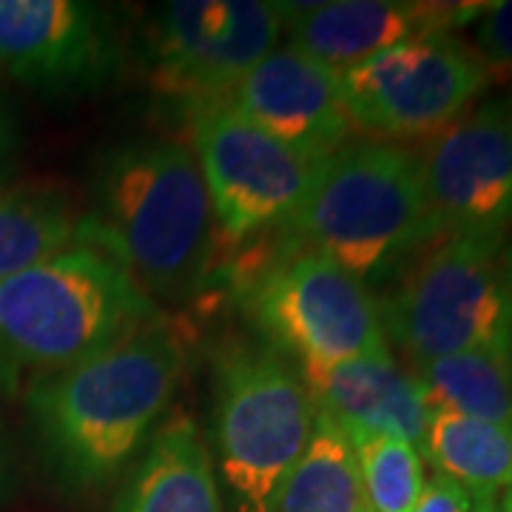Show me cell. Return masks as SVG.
Segmentation results:
<instances>
[{
  "mask_svg": "<svg viewBox=\"0 0 512 512\" xmlns=\"http://www.w3.org/2000/svg\"><path fill=\"white\" fill-rule=\"evenodd\" d=\"M282 37L276 3L174 0L151 12L146 69L151 89L191 111L222 103Z\"/></svg>",
  "mask_w": 512,
  "mask_h": 512,
  "instance_id": "obj_9",
  "label": "cell"
},
{
  "mask_svg": "<svg viewBox=\"0 0 512 512\" xmlns=\"http://www.w3.org/2000/svg\"><path fill=\"white\" fill-rule=\"evenodd\" d=\"M413 512H473V495L453 478L436 473L424 484V493Z\"/></svg>",
  "mask_w": 512,
  "mask_h": 512,
  "instance_id": "obj_23",
  "label": "cell"
},
{
  "mask_svg": "<svg viewBox=\"0 0 512 512\" xmlns=\"http://www.w3.org/2000/svg\"><path fill=\"white\" fill-rule=\"evenodd\" d=\"M473 49L495 83H512V0L487 3L473 23Z\"/></svg>",
  "mask_w": 512,
  "mask_h": 512,
  "instance_id": "obj_22",
  "label": "cell"
},
{
  "mask_svg": "<svg viewBox=\"0 0 512 512\" xmlns=\"http://www.w3.org/2000/svg\"><path fill=\"white\" fill-rule=\"evenodd\" d=\"M501 512H512V487L504 495V501H501Z\"/></svg>",
  "mask_w": 512,
  "mask_h": 512,
  "instance_id": "obj_28",
  "label": "cell"
},
{
  "mask_svg": "<svg viewBox=\"0 0 512 512\" xmlns=\"http://www.w3.org/2000/svg\"><path fill=\"white\" fill-rule=\"evenodd\" d=\"M111 512H225L197 421L177 413L157 427Z\"/></svg>",
  "mask_w": 512,
  "mask_h": 512,
  "instance_id": "obj_16",
  "label": "cell"
},
{
  "mask_svg": "<svg viewBox=\"0 0 512 512\" xmlns=\"http://www.w3.org/2000/svg\"><path fill=\"white\" fill-rule=\"evenodd\" d=\"M510 362H512V336H510Z\"/></svg>",
  "mask_w": 512,
  "mask_h": 512,
  "instance_id": "obj_29",
  "label": "cell"
},
{
  "mask_svg": "<svg viewBox=\"0 0 512 512\" xmlns=\"http://www.w3.org/2000/svg\"><path fill=\"white\" fill-rule=\"evenodd\" d=\"M279 237L328 256L365 285L399 276L439 242L419 154L384 140L342 146L319 165L308 197Z\"/></svg>",
  "mask_w": 512,
  "mask_h": 512,
  "instance_id": "obj_3",
  "label": "cell"
},
{
  "mask_svg": "<svg viewBox=\"0 0 512 512\" xmlns=\"http://www.w3.org/2000/svg\"><path fill=\"white\" fill-rule=\"evenodd\" d=\"M487 3L333 0L276 3L288 46L342 74L384 49L419 35L470 26Z\"/></svg>",
  "mask_w": 512,
  "mask_h": 512,
  "instance_id": "obj_13",
  "label": "cell"
},
{
  "mask_svg": "<svg viewBox=\"0 0 512 512\" xmlns=\"http://www.w3.org/2000/svg\"><path fill=\"white\" fill-rule=\"evenodd\" d=\"M299 373L316 410L345 433H387L421 447L430 407L416 379L402 373L393 356H367Z\"/></svg>",
  "mask_w": 512,
  "mask_h": 512,
  "instance_id": "obj_15",
  "label": "cell"
},
{
  "mask_svg": "<svg viewBox=\"0 0 512 512\" xmlns=\"http://www.w3.org/2000/svg\"><path fill=\"white\" fill-rule=\"evenodd\" d=\"M365 493L356 453L336 421L316 410L305 456L279 487L271 512H362Z\"/></svg>",
  "mask_w": 512,
  "mask_h": 512,
  "instance_id": "obj_19",
  "label": "cell"
},
{
  "mask_svg": "<svg viewBox=\"0 0 512 512\" xmlns=\"http://www.w3.org/2000/svg\"><path fill=\"white\" fill-rule=\"evenodd\" d=\"M473 512H498L495 495H473Z\"/></svg>",
  "mask_w": 512,
  "mask_h": 512,
  "instance_id": "obj_26",
  "label": "cell"
},
{
  "mask_svg": "<svg viewBox=\"0 0 512 512\" xmlns=\"http://www.w3.org/2000/svg\"><path fill=\"white\" fill-rule=\"evenodd\" d=\"M83 242L120 262L148 299L205 291L217 271V222L191 148L160 137L106 148L92 171Z\"/></svg>",
  "mask_w": 512,
  "mask_h": 512,
  "instance_id": "obj_2",
  "label": "cell"
},
{
  "mask_svg": "<svg viewBox=\"0 0 512 512\" xmlns=\"http://www.w3.org/2000/svg\"><path fill=\"white\" fill-rule=\"evenodd\" d=\"M490 74L456 32L402 40L339 74L353 131L390 140L436 137L487 89Z\"/></svg>",
  "mask_w": 512,
  "mask_h": 512,
  "instance_id": "obj_8",
  "label": "cell"
},
{
  "mask_svg": "<svg viewBox=\"0 0 512 512\" xmlns=\"http://www.w3.org/2000/svg\"><path fill=\"white\" fill-rule=\"evenodd\" d=\"M160 319L120 262L80 242L0 282V379L55 373Z\"/></svg>",
  "mask_w": 512,
  "mask_h": 512,
  "instance_id": "obj_4",
  "label": "cell"
},
{
  "mask_svg": "<svg viewBox=\"0 0 512 512\" xmlns=\"http://www.w3.org/2000/svg\"><path fill=\"white\" fill-rule=\"evenodd\" d=\"M123 37L106 6L0 0V72L55 97L94 94L123 72Z\"/></svg>",
  "mask_w": 512,
  "mask_h": 512,
  "instance_id": "obj_12",
  "label": "cell"
},
{
  "mask_svg": "<svg viewBox=\"0 0 512 512\" xmlns=\"http://www.w3.org/2000/svg\"><path fill=\"white\" fill-rule=\"evenodd\" d=\"M12 481H15V464H12V453H9V444L0 436V501L9 495L12 490Z\"/></svg>",
  "mask_w": 512,
  "mask_h": 512,
  "instance_id": "obj_25",
  "label": "cell"
},
{
  "mask_svg": "<svg viewBox=\"0 0 512 512\" xmlns=\"http://www.w3.org/2000/svg\"><path fill=\"white\" fill-rule=\"evenodd\" d=\"M421 450L436 473L458 481L470 495L512 487V427L430 410Z\"/></svg>",
  "mask_w": 512,
  "mask_h": 512,
  "instance_id": "obj_18",
  "label": "cell"
},
{
  "mask_svg": "<svg viewBox=\"0 0 512 512\" xmlns=\"http://www.w3.org/2000/svg\"><path fill=\"white\" fill-rule=\"evenodd\" d=\"M222 103L313 163L348 146L353 134L339 74L291 46L274 49Z\"/></svg>",
  "mask_w": 512,
  "mask_h": 512,
  "instance_id": "obj_14",
  "label": "cell"
},
{
  "mask_svg": "<svg viewBox=\"0 0 512 512\" xmlns=\"http://www.w3.org/2000/svg\"><path fill=\"white\" fill-rule=\"evenodd\" d=\"M262 237H254L245 259L228 265L239 311L251 319L259 342L299 370L390 356L379 302L365 282L328 256L293 248L279 231Z\"/></svg>",
  "mask_w": 512,
  "mask_h": 512,
  "instance_id": "obj_5",
  "label": "cell"
},
{
  "mask_svg": "<svg viewBox=\"0 0 512 512\" xmlns=\"http://www.w3.org/2000/svg\"><path fill=\"white\" fill-rule=\"evenodd\" d=\"M439 239L501 251L512 228V97L467 109L419 154Z\"/></svg>",
  "mask_w": 512,
  "mask_h": 512,
  "instance_id": "obj_11",
  "label": "cell"
},
{
  "mask_svg": "<svg viewBox=\"0 0 512 512\" xmlns=\"http://www.w3.org/2000/svg\"><path fill=\"white\" fill-rule=\"evenodd\" d=\"M413 373L430 410H450L512 427L510 353H456L416 367Z\"/></svg>",
  "mask_w": 512,
  "mask_h": 512,
  "instance_id": "obj_20",
  "label": "cell"
},
{
  "mask_svg": "<svg viewBox=\"0 0 512 512\" xmlns=\"http://www.w3.org/2000/svg\"><path fill=\"white\" fill-rule=\"evenodd\" d=\"M188 117L191 154L225 242L279 231L305 202L325 160L293 154L228 103L202 106Z\"/></svg>",
  "mask_w": 512,
  "mask_h": 512,
  "instance_id": "obj_10",
  "label": "cell"
},
{
  "mask_svg": "<svg viewBox=\"0 0 512 512\" xmlns=\"http://www.w3.org/2000/svg\"><path fill=\"white\" fill-rule=\"evenodd\" d=\"M387 339L413 370L456 353H510L512 293L498 251L439 239L402 271L379 302Z\"/></svg>",
  "mask_w": 512,
  "mask_h": 512,
  "instance_id": "obj_7",
  "label": "cell"
},
{
  "mask_svg": "<svg viewBox=\"0 0 512 512\" xmlns=\"http://www.w3.org/2000/svg\"><path fill=\"white\" fill-rule=\"evenodd\" d=\"M183 370V342L160 319L32 379L26 413L49 473L74 493L100 490L126 473L163 424Z\"/></svg>",
  "mask_w": 512,
  "mask_h": 512,
  "instance_id": "obj_1",
  "label": "cell"
},
{
  "mask_svg": "<svg viewBox=\"0 0 512 512\" xmlns=\"http://www.w3.org/2000/svg\"><path fill=\"white\" fill-rule=\"evenodd\" d=\"M18 123L12 117V111L6 109V103L0 100V185H6L12 165L18 157Z\"/></svg>",
  "mask_w": 512,
  "mask_h": 512,
  "instance_id": "obj_24",
  "label": "cell"
},
{
  "mask_svg": "<svg viewBox=\"0 0 512 512\" xmlns=\"http://www.w3.org/2000/svg\"><path fill=\"white\" fill-rule=\"evenodd\" d=\"M362 512H370V510H367V507H365V510H362Z\"/></svg>",
  "mask_w": 512,
  "mask_h": 512,
  "instance_id": "obj_30",
  "label": "cell"
},
{
  "mask_svg": "<svg viewBox=\"0 0 512 512\" xmlns=\"http://www.w3.org/2000/svg\"><path fill=\"white\" fill-rule=\"evenodd\" d=\"M83 242V217L55 185H0V282Z\"/></svg>",
  "mask_w": 512,
  "mask_h": 512,
  "instance_id": "obj_17",
  "label": "cell"
},
{
  "mask_svg": "<svg viewBox=\"0 0 512 512\" xmlns=\"http://www.w3.org/2000/svg\"><path fill=\"white\" fill-rule=\"evenodd\" d=\"M356 453L365 507L370 512H413L424 493V461L410 441L387 433H345Z\"/></svg>",
  "mask_w": 512,
  "mask_h": 512,
  "instance_id": "obj_21",
  "label": "cell"
},
{
  "mask_svg": "<svg viewBox=\"0 0 512 512\" xmlns=\"http://www.w3.org/2000/svg\"><path fill=\"white\" fill-rule=\"evenodd\" d=\"M504 276H507V288H510L512 293V242H510V248H507V254H504Z\"/></svg>",
  "mask_w": 512,
  "mask_h": 512,
  "instance_id": "obj_27",
  "label": "cell"
},
{
  "mask_svg": "<svg viewBox=\"0 0 512 512\" xmlns=\"http://www.w3.org/2000/svg\"><path fill=\"white\" fill-rule=\"evenodd\" d=\"M316 424L299 367L265 342H234L214 365V470L237 512H271Z\"/></svg>",
  "mask_w": 512,
  "mask_h": 512,
  "instance_id": "obj_6",
  "label": "cell"
}]
</instances>
